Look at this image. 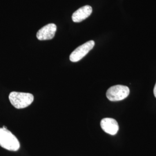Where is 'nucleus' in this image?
Masks as SVG:
<instances>
[{
	"label": "nucleus",
	"mask_w": 156,
	"mask_h": 156,
	"mask_svg": "<svg viewBox=\"0 0 156 156\" xmlns=\"http://www.w3.org/2000/svg\"><path fill=\"white\" fill-rule=\"evenodd\" d=\"M0 146L8 151H16L20 148V143L7 128H0Z\"/></svg>",
	"instance_id": "obj_1"
},
{
	"label": "nucleus",
	"mask_w": 156,
	"mask_h": 156,
	"mask_svg": "<svg viewBox=\"0 0 156 156\" xmlns=\"http://www.w3.org/2000/svg\"><path fill=\"white\" fill-rule=\"evenodd\" d=\"M100 125L104 131L111 135H116L119 129L117 121L112 118H104L102 119Z\"/></svg>",
	"instance_id": "obj_6"
},
{
	"label": "nucleus",
	"mask_w": 156,
	"mask_h": 156,
	"mask_svg": "<svg viewBox=\"0 0 156 156\" xmlns=\"http://www.w3.org/2000/svg\"><path fill=\"white\" fill-rule=\"evenodd\" d=\"M92 12V8L90 5H85L80 8L73 13L72 16L73 22L79 23L83 21L91 15Z\"/></svg>",
	"instance_id": "obj_7"
},
{
	"label": "nucleus",
	"mask_w": 156,
	"mask_h": 156,
	"mask_svg": "<svg viewBox=\"0 0 156 156\" xmlns=\"http://www.w3.org/2000/svg\"><path fill=\"white\" fill-rule=\"evenodd\" d=\"M95 45L94 41H89L83 45H80L73 51L69 56V59L72 62H78L82 59Z\"/></svg>",
	"instance_id": "obj_4"
},
{
	"label": "nucleus",
	"mask_w": 156,
	"mask_h": 156,
	"mask_svg": "<svg viewBox=\"0 0 156 156\" xmlns=\"http://www.w3.org/2000/svg\"><path fill=\"white\" fill-rule=\"evenodd\" d=\"M129 94V89L124 85H115L107 90L106 97L111 101H119L126 98Z\"/></svg>",
	"instance_id": "obj_3"
},
{
	"label": "nucleus",
	"mask_w": 156,
	"mask_h": 156,
	"mask_svg": "<svg viewBox=\"0 0 156 156\" xmlns=\"http://www.w3.org/2000/svg\"><path fill=\"white\" fill-rule=\"evenodd\" d=\"M153 92H154V96H155V97L156 98V83L155 86H154V87Z\"/></svg>",
	"instance_id": "obj_8"
},
{
	"label": "nucleus",
	"mask_w": 156,
	"mask_h": 156,
	"mask_svg": "<svg viewBox=\"0 0 156 156\" xmlns=\"http://www.w3.org/2000/svg\"><path fill=\"white\" fill-rule=\"evenodd\" d=\"M57 30V26L53 23L46 25L40 29L37 34V37L40 41H45L53 39Z\"/></svg>",
	"instance_id": "obj_5"
},
{
	"label": "nucleus",
	"mask_w": 156,
	"mask_h": 156,
	"mask_svg": "<svg viewBox=\"0 0 156 156\" xmlns=\"http://www.w3.org/2000/svg\"><path fill=\"white\" fill-rule=\"evenodd\" d=\"M12 105L17 109H23L30 105L34 101V95L27 93L13 91L9 95Z\"/></svg>",
	"instance_id": "obj_2"
}]
</instances>
